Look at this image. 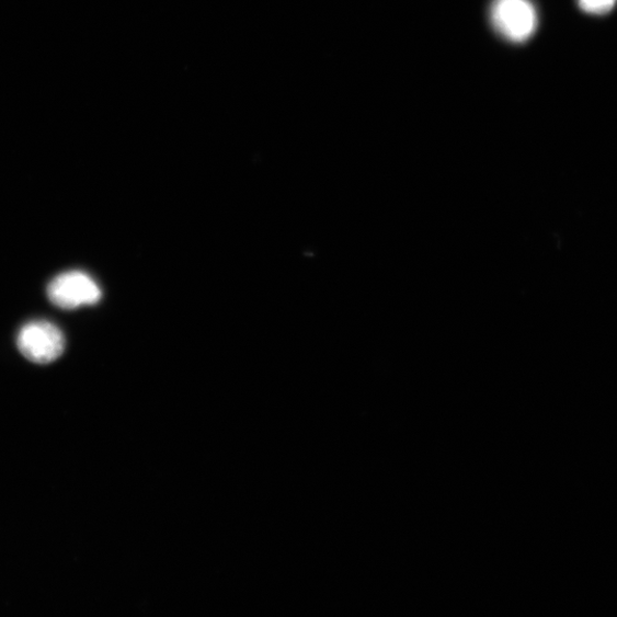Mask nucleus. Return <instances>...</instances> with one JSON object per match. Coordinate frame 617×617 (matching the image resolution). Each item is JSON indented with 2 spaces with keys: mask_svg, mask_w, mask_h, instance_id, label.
<instances>
[{
  "mask_svg": "<svg viewBox=\"0 0 617 617\" xmlns=\"http://www.w3.org/2000/svg\"><path fill=\"white\" fill-rule=\"evenodd\" d=\"M18 347L26 359L36 364H49L62 356L66 339L58 327L38 320L21 329Z\"/></svg>",
  "mask_w": 617,
  "mask_h": 617,
  "instance_id": "obj_2",
  "label": "nucleus"
},
{
  "mask_svg": "<svg viewBox=\"0 0 617 617\" xmlns=\"http://www.w3.org/2000/svg\"><path fill=\"white\" fill-rule=\"evenodd\" d=\"M617 0H578L579 8L587 14L605 15L613 11Z\"/></svg>",
  "mask_w": 617,
  "mask_h": 617,
  "instance_id": "obj_4",
  "label": "nucleus"
},
{
  "mask_svg": "<svg viewBox=\"0 0 617 617\" xmlns=\"http://www.w3.org/2000/svg\"><path fill=\"white\" fill-rule=\"evenodd\" d=\"M47 295L53 305L66 310L95 305L102 297L100 286L82 272H68L56 277L49 283Z\"/></svg>",
  "mask_w": 617,
  "mask_h": 617,
  "instance_id": "obj_3",
  "label": "nucleus"
},
{
  "mask_svg": "<svg viewBox=\"0 0 617 617\" xmlns=\"http://www.w3.org/2000/svg\"><path fill=\"white\" fill-rule=\"evenodd\" d=\"M491 21L496 33L514 43L528 41L539 25L538 12L530 0H494Z\"/></svg>",
  "mask_w": 617,
  "mask_h": 617,
  "instance_id": "obj_1",
  "label": "nucleus"
}]
</instances>
